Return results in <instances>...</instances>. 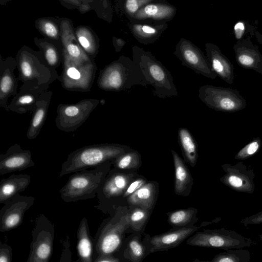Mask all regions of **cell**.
I'll return each mask as SVG.
<instances>
[{"instance_id": "6da1fadb", "label": "cell", "mask_w": 262, "mask_h": 262, "mask_svg": "<svg viewBox=\"0 0 262 262\" xmlns=\"http://www.w3.org/2000/svg\"><path fill=\"white\" fill-rule=\"evenodd\" d=\"M125 149L117 144L103 143L84 146L70 153L62 164L59 177L95 168L123 154Z\"/></svg>"}, {"instance_id": "7a4b0ae2", "label": "cell", "mask_w": 262, "mask_h": 262, "mask_svg": "<svg viewBox=\"0 0 262 262\" xmlns=\"http://www.w3.org/2000/svg\"><path fill=\"white\" fill-rule=\"evenodd\" d=\"M133 60L142 70L155 96L162 99L178 95L169 70L152 54L137 46L132 47Z\"/></svg>"}, {"instance_id": "3957f363", "label": "cell", "mask_w": 262, "mask_h": 262, "mask_svg": "<svg viewBox=\"0 0 262 262\" xmlns=\"http://www.w3.org/2000/svg\"><path fill=\"white\" fill-rule=\"evenodd\" d=\"M149 85L140 68L130 58L121 56L102 71L100 85L107 91H122L136 85Z\"/></svg>"}, {"instance_id": "277c9868", "label": "cell", "mask_w": 262, "mask_h": 262, "mask_svg": "<svg viewBox=\"0 0 262 262\" xmlns=\"http://www.w3.org/2000/svg\"><path fill=\"white\" fill-rule=\"evenodd\" d=\"M110 162L93 169L74 173L60 189L65 202H76L95 197L109 170Z\"/></svg>"}, {"instance_id": "5b68a950", "label": "cell", "mask_w": 262, "mask_h": 262, "mask_svg": "<svg viewBox=\"0 0 262 262\" xmlns=\"http://www.w3.org/2000/svg\"><path fill=\"white\" fill-rule=\"evenodd\" d=\"M252 243L251 239L224 228L196 231L186 240V244L189 246L225 250L243 249Z\"/></svg>"}, {"instance_id": "8992f818", "label": "cell", "mask_w": 262, "mask_h": 262, "mask_svg": "<svg viewBox=\"0 0 262 262\" xmlns=\"http://www.w3.org/2000/svg\"><path fill=\"white\" fill-rule=\"evenodd\" d=\"M199 98L208 107L216 111L234 113L244 109L245 99L236 89L209 84L199 89Z\"/></svg>"}, {"instance_id": "52a82bcc", "label": "cell", "mask_w": 262, "mask_h": 262, "mask_svg": "<svg viewBox=\"0 0 262 262\" xmlns=\"http://www.w3.org/2000/svg\"><path fill=\"white\" fill-rule=\"evenodd\" d=\"M127 210H120L104 226L100 236L97 249L101 256L119 253L127 233Z\"/></svg>"}, {"instance_id": "ba28073f", "label": "cell", "mask_w": 262, "mask_h": 262, "mask_svg": "<svg viewBox=\"0 0 262 262\" xmlns=\"http://www.w3.org/2000/svg\"><path fill=\"white\" fill-rule=\"evenodd\" d=\"M173 54L183 66L192 70L195 73L212 79L217 77L212 71L207 56L190 40L181 38L176 45Z\"/></svg>"}, {"instance_id": "9c48e42d", "label": "cell", "mask_w": 262, "mask_h": 262, "mask_svg": "<svg viewBox=\"0 0 262 262\" xmlns=\"http://www.w3.org/2000/svg\"><path fill=\"white\" fill-rule=\"evenodd\" d=\"M96 106V103L93 102L59 105L55 119L57 127L67 133L76 130L86 121Z\"/></svg>"}, {"instance_id": "30bf717a", "label": "cell", "mask_w": 262, "mask_h": 262, "mask_svg": "<svg viewBox=\"0 0 262 262\" xmlns=\"http://www.w3.org/2000/svg\"><path fill=\"white\" fill-rule=\"evenodd\" d=\"M222 168L226 172L220 179L223 184L237 192L252 194L254 191L255 173L250 166L238 162L233 165L224 164Z\"/></svg>"}, {"instance_id": "8fae6325", "label": "cell", "mask_w": 262, "mask_h": 262, "mask_svg": "<svg viewBox=\"0 0 262 262\" xmlns=\"http://www.w3.org/2000/svg\"><path fill=\"white\" fill-rule=\"evenodd\" d=\"M35 199L32 196L17 194L6 202L1 210L2 229L9 230L19 225L25 212L34 204Z\"/></svg>"}, {"instance_id": "7c38bea8", "label": "cell", "mask_w": 262, "mask_h": 262, "mask_svg": "<svg viewBox=\"0 0 262 262\" xmlns=\"http://www.w3.org/2000/svg\"><path fill=\"white\" fill-rule=\"evenodd\" d=\"M34 165L31 151L22 149L17 143L11 146L5 153L0 155L1 175L21 171Z\"/></svg>"}, {"instance_id": "4fadbf2b", "label": "cell", "mask_w": 262, "mask_h": 262, "mask_svg": "<svg viewBox=\"0 0 262 262\" xmlns=\"http://www.w3.org/2000/svg\"><path fill=\"white\" fill-rule=\"evenodd\" d=\"M248 37L236 41L233 46L235 60L242 68L253 70L262 75V55L258 46Z\"/></svg>"}, {"instance_id": "5bb4252c", "label": "cell", "mask_w": 262, "mask_h": 262, "mask_svg": "<svg viewBox=\"0 0 262 262\" xmlns=\"http://www.w3.org/2000/svg\"><path fill=\"white\" fill-rule=\"evenodd\" d=\"M200 227L192 226L178 229H171L165 233L150 237L151 252L167 251L180 245L196 232Z\"/></svg>"}, {"instance_id": "9a60e30c", "label": "cell", "mask_w": 262, "mask_h": 262, "mask_svg": "<svg viewBox=\"0 0 262 262\" xmlns=\"http://www.w3.org/2000/svg\"><path fill=\"white\" fill-rule=\"evenodd\" d=\"M150 237L146 233H131L125 237L119 252L128 262H142L151 253Z\"/></svg>"}, {"instance_id": "2e32d148", "label": "cell", "mask_w": 262, "mask_h": 262, "mask_svg": "<svg viewBox=\"0 0 262 262\" xmlns=\"http://www.w3.org/2000/svg\"><path fill=\"white\" fill-rule=\"evenodd\" d=\"M128 26L135 39L145 45L156 41L168 27L167 23L151 20H132Z\"/></svg>"}, {"instance_id": "e0dca14e", "label": "cell", "mask_w": 262, "mask_h": 262, "mask_svg": "<svg viewBox=\"0 0 262 262\" xmlns=\"http://www.w3.org/2000/svg\"><path fill=\"white\" fill-rule=\"evenodd\" d=\"M205 47L206 56L212 71L221 79L232 84L235 77L233 65L216 45L207 42Z\"/></svg>"}, {"instance_id": "ac0fdd59", "label": "cell", "mask_w": 262, "mask_h": 262, "mask_svg": "<svg viewBox=\"0 0 262 262\" xmlns=\"http://www.w3.org/2000/svg\"><path fill=\"white\" fill-rule=\"evenodd\" d=\"M177 8L163 0H154L152 2L143 6L129 20H151L167 23L176 15Z\"/></svg>"}, {"instance_id": "d6986e66", "label": "cell", "mask_w": 262, "mask_h": 262, "mask_svg": "<svg viewBox=\"0 0 262 262\" xmlns=\"http://www.w3.org/2000/svg\"><path fill=\"white\" fill-rule=\"evenodd\" d=\"M129 182V176L123 173H112L106 177L97 193L100 205L106 200L123 194Z\"/></svg>"}, {"instance_id": "ffe728a7", "label": "cell", "mask_w": 262, "mask_h": 262, "mask_svg": "<svg viewBox=\"0 0 262 262\" xmlns=\"http://www.w3.org/2000/svg\"><path fill=\"white\" fill-rule=\"evenodd\" d=\"M30 182L31 177L26 174H12L2 179L0 182V203L5 204L25 191Z\"/></svg>"}, {"instance_id": "44dd1931", "label": "cell", "mask_w": 262, "mask_h": 262, "mask_svg": "<svg viewBox=\"0 0 262 262\" xmlns=\"http://www.w3.org/2000/svg\"><path fill=\"white\" fill-rule=\"evenodd\" d=\"M155 192L154 184L148 183L129 195L127 201L133 206L150 210L154 206Z\"/></svg>"}, {"instance_id": "7402d4cb", "label": "cell", "mask_w": 262, "mask_h": 262, "mask_svg": "<svg viewBox=\"0 0 262 262\" xmlns=\"http://www.w3.org/2000/svg\"><path fill=\"white\" fill-rule=\"evenodd\" d=\"M149 215L150 210L138 206L127 210V233H144Z\"/></svg>"}, {"instance_id": "603a6c76", "label": "cell", "mask_w": 262, "mask_h": 262, "mask_svg": "<svg viewBox=\"0 0 262 262\" xmlns=\"http://www.w3.org/2000/svg\"><path fill=\"white\" fill-rule=\"evenodd\" d=\"M171 151L175 167L174 190L178 195H180L185 191L192 179L188 168L180 156L174 150Z\"/></svg>"}, {"instance_id": "cb8c5ba5", "label": "cell", "mask_w": 262, "mask_h": 262, "mask_svg": "<svg viewBox=\"0 0 262 262\" xmlns=\"http://www.w3.org/2000/svg\"><path fill=\"white\" fill-rule=\"evenodd\" d=\"M197 210L193 208L180 209L167 213L168 223L172 229L194 226L197 222Z\"/></svg>"}, {"instance_id": "d4e9b609", "label": "cell", "mask_w": 262, "mask_h": 262, "mask_svg": "<svg viewBox=\"0 0 262 262\" xmlns=\"http://www.w3.org/2000/svg\"><path fill=\"white\" fill-rule=\"evenodd\" d=\"M48 104L47 102L39 101L36 103L34 113L27 132L29 140L35 139L39 134L46 120Z\"/></svg>"}, {"instance_id": "484cf974", "label": "cell", "mask_w": 262, "mask_h": 262, "mask_svg": "<svg viewBox=\"0 0 262 262\" xmlns=\"http://www.w3.org/2000/svg\"><path fill=\"white\" fill-rule=\"evenodd\" d=\"M250 252L245 249H229L216 254L211 260L195 258L192 262H250Z\"/></svg>"}, {"instance_id": "4316f807", "label": "cell", "mask_w": 262, "mask_h": 262, "mask_svg": "<svg viewBox=\"0 0 262 262\" xmlns=\"http://www.w3.org/2000/svg\"><path fill=\"white\" fill-rule=\"evenodd\" d=\"M86 224V220L83 219L78 234L77 250L79 256L84 262H91L92 246L85 228Z\"/></svg>"}, {"instance_id": "83f0119b", "label": "cell", "mask_w": 262, "mask_h": 262, "mask_svg": "<svg viewBox=\"0 0 262 262\" xmlns=\"http://www.w3.org/2000/svg\"><path fill=\"white\" fill-rule=\"evenodd\" d=\"M179 138L186 157L191 166H194L197 159V150L193 139L186 128L179 130Z\"/></svg>"}, {"instance_id": "f1b7e54d", "label": "cell", "mask_w": 262, "mask_h": 262, "mask_svg": "<svg viewBox=\"0 0 262 262\" xmlns=\"http://www.w3.org/2000/svg\"><path fill=\"white\" fill-rule=\"evenodd\" d=\"M51 241L49 236L43 235L35 243L30 262H47L51 253Z\"/></svg>"}, {"instance_id": "f546056e", "label": "cell", "mask_w": 262, "mask_h": 262, "mask_svg": "<svg viewBox=\"0 0 262 262\" xmlns=\"http://www.w3.org/2000/svg\"><path fill=\"white\" fill-rule=\"evenodd\" d=\"M140 163V157L135 152L124 153L114 161L116 167L121 169H128L137 167Z\"/></svg>"}, {"instance_id": "4dcf8cb0", "label": "cell", "mask_w": 262, "mask_h": 262, "mask_svg": "<svg viewBox=\"0 0 262 262\" xmlns=\"http://www.w3.org/2000/svg\"><path fill=\"white\" fill-rule=\"evenodd\" d=\"M262 142L259 137L253 138L235 155V159L243 160L253 157L259 151Z\"/></svg>"}, {"instance_id": "1f68e13d", "label": "cell", "mask_w": 262, "mask_h": 262, "mask_svg": "<svg viewBox=\"0 0 262 262\" xmlns=\"http://www.w3.org/2000/svg\"><path fill=\"white\" fill-rule=\"evenodd\" d=\"M154 0H126L123 1V9L129 20L132 19L137 12L144 5Z\"/></svg>"}, {"instance_id": "d6a6232c", "label": "cell", "mask_w": 262, "mask_h": 262, "mask_svg": "<svg viewBox=\"0 0 262 262\" xmlns=\"http://www.w3.org/2000/svg\"><path fill=\"white\" fill-rule=\"evenodd\" d=\"M254 26L244 20H238L234 25L233 33L237 41L245 39V37L250 34L255 35Z\"/></svg>"}, {"instance_id": "836d02e7", "label": "cell", "mask_w": 262, "mask_h": 262, "mask_svg": "<svg viewBox=\"0 0 262 262\" xmlns=\"http://www.w3.org/2000/svg\"><path fill=\"white\" fill-rule=\"evenodd\" d=\"M241 223L245 226H247L249 225L262 224V211L242 219ZM259 238L262 241V232L259 235Z\"/></svg>"}, {"instance_id": "e575fe53", "label": "cell", "mask_w": 262, "mask_h": 262, "mask_svg": "<svg viewBox=\"0 0 262 262\" xmlns=\"http://www.w3.org/2000/svg\"><path fill=\"white\" fill-rule=\"evenodd\" d=\"M46 59L50 65L55 66L58 61V57L56 50L52 47H47L45 50Z\"/></svg>"}, {"instance_id": "d590c367", "label": "cell", "mask_w": 262, "mask_h": 262, "mask_svg": "<svg viewBox=\"0 0 262 262\" xmlns=\"http://www.w3.org/2000/svg\"><path fill=\"white\" fill-rule=\"evenodd\" d=\"M42 29L48 37L53 38L58 37V32L57 27L50 21H46L43 23Z\"/></svg>"}, {"instance_id": "8d00e7d4", "label": "cell", "mask_w": 262, "mask_h": 262, "mask_svg": "<svg viewBox=\"0 0 262 262\" xmlns=\"http://www.w3.org/2000/svg\"><path fill=\"white\" fill-rule=\"evenodd\" d=\"M13 85L12 77L9 75H5L1 78V94H8Z\"/></svg>"}, {"instance_id": "74e56055", "label": "cell", "mask_w": 262, "mask_h": 262, "mask_svg": "<svg viewBox=\"0 0 262 262\" xmlns=\"http://www.w3.org/2000/svg\"><path fill=\"white\" fill-rule=\"evenodd\" d=\"M145 184V181L143 179H137L134 181L127 187V189L123 194V197H126L127 196L130 195Z\"/></svg>"}, {"instance_id": "f35d334b", "label": "cell", "mask_w": 262, "mask_h": 262, "mask_svg": "<svg viewBox=\"0 0 262 262\" xmlns=\"http://www.w3.org/2000/svg\"><path fill=\"white\" fill-rule=\"evenodd\" d=\"M66 50L70 57L77 59L80 57L81 51L78 46L74 42H68Z\"/></svg>"}, {"instance_id": "ab89813d", "label": "cell", "mask_w": 262, "mask_h": 262, "mask_svg": "<svg viewBox=\"0 0 262 262\" xmlns=\"http://www.w3.org/2000/svg\"><path fill=\"white\" fill-rule=\"evenodd\" d=\"M88 35L82 34L81 33H77V39L81 46L87 52H90L92 51L93 47V42L90 41Z\"/></svg>"}, {"instance_id": "60d3db41", "label": "cell", "mask_w": 262, "mask_h": 262, "mask_svg": "<svg viewBox=\"0 0 262 262\" xmlns=\"http://www.w3.org/2000/svg\"><path fill=\"white\" fill-rule=\"evenodd\" d=\"M66 75L70 78L74 80H78L81 78L82 75L76 68L72 66H68L66 68Z\"/></svg>"}, {"instance_id": "b9f144b4", "label": "cell", "mask_w": 262, "mask_h": 262, "mask_svg": "<svg viewBox=\"0 0 262 262\" xmlns=\"http://www.w3.org/2000/svg\"><path fill=\"white\" fill-rule=\"evenodd\" d=\"M21 72L26 77H29L32 74V69L30 63L26 61H23L20 64Z\"/></svg>"}, {"instance_id": "7bdbcfd3", "label": "cell", "mask_w": 262, "mask_h": 262, "mask_svg": "<svg viewBox=\"0 0 262 262\" xmlns=\"http://www.w3.org/2000/svg\"><path fill=\"white\" fill-rule=\"evenodd\" d=\"M11 253L10 250L6 247H1L0 253V262H10Z\"/></svg>"}, {"instance_id": "ee69618b", "label": "cell", "mask_w": 262, "mask_h": 262, "mask_svg": "<svg viewBox=\"0 0 262 262\" xmlns=\"http://www.w3.org/2000/svg\"><path fill=\"white\" fill-rule=\"evenodd\" d=\"M113 42L116 52L120 51L126 43L124 39L116 37H113Z\"/></svg>"}, {"instance_id": "f6af8a7d", "label": "cell", "mask_w": 262, "mask_h": 262, "mask_svg": "<svg viewBox=\"0 0 262 262\" xmlns=\"http://www.w3.org/2000/svg\"><path fill=\"white\" fill-rule=\"evenodd\" d=\"M255 36L256 38L257 42L262 45V34L256 31L255 32Z\"/></svg>"}]
</instances>
